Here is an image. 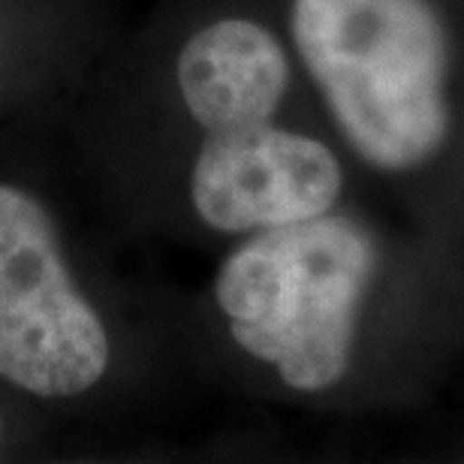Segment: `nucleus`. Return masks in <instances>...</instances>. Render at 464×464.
Masks as SVG:
<instances>
[{"label":"nucleus","instance_id":"obj_1","mask_svg":"<svg viewBox=\"0 0 464 464\" xmlns=\"http://www.w3.org/2000/svg\"><path fill=\"white\" fill-rule=\"evenodd\" d=\"M293 36L368 163L404 172L440 151L450 133V49L431 0H295Z\"/></svg>","mask_w":464,"mask_h":464},{"label":"nucleus","instance_id":"obj_2","mask_svg":"<svg viewBox=\"0 0 464 464\" xmlns=\"http://www.w3.org/2000/svg\"><path fill=\"white\" fill-rule=\"evenodd\" d=\"M374 266L365 229L323 215L241 245L215 293L238 347L272 362L293 389L317 392L344 377Z\"/></svg>","mask_w":464,"mask_h":464},{"label":"nucleus","instance_id":"obj_3","mask_svg":"<svg viewBox=\"0 0 464 464\" xmlns=\"http://www.w3.org/2000/svg\"><path fill=\"white\" fill-rule=\"evenodd\" d=\"M106 365V329L72 286L45 208L0 184V374L34 395L67 398Z\"/></svg>","mask_w":464,"mask_h":464},{"label":"nucleus","instance_id":"obj_4","mask_svg":"<svg viewBox=\"0 0 464 464\" xmlns=\"http://www.w3.org/2000/svg\"><path fill=\"white\" fill-rule=\"evenodd\" d=\"M341 184V166L323 142L259 124L208 133L193 166L190 197L208 227L266 232L329 215Z\"/></svg>","mask_w":464,"mask_h":464},{"label":"nucleus","instance_id":"obj_5","mask_svg":"<svg viewBox=\"0 0 464 464\" xmlns=\"http://www.w3.org/2000/svg\"><path fill=\"white\" fill-rule=\"evenodd\" d=\"M286 79L284 49L266 27L247 18L202 27L179 58L184 106L208 133L268 124Z\"/></svg>","mask_w":464,"mask_h":464}]
</instances>
